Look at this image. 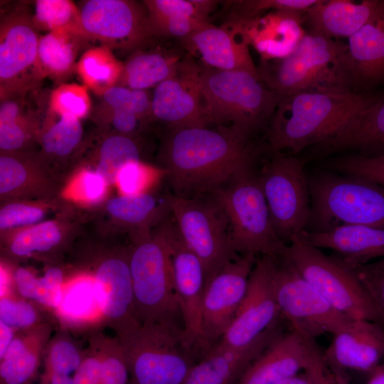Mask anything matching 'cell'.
<instances>
[{"label": "cell", "mask_w": 384, "mask_h": 384, "mask_svg": "<svg viewBox=\"0 0 384 384\" xmlns=\"http://www.w3.org/2000/svg\"><path fill=\"white\" fill-rule=\"evenodd\" d=\"M218 2L213 0H149L144 1V4L149 20L186 16L208 21L209 14Z\"/></svg>", "instance_id": "obj_44"}, {"label": "cell", "mask_w": 384, "mask_h": 384, "mask_svg": "<svg viewBox=\"0 0 384 384\" xmlns=\"http://www.w3.org/2000/svg\"><path fill=\"white\" fill-rule=\"evenodd\" d=\"M200 86L208 124L236 126L253 136L265 131L282 98L260 74L247 70L201 65Z\"/></svg>", "instance_id": "obj_4"}, {"label": "cell", "mask_w": 384, "mask_h": 384, "mask_svg": "<svg viewBox=\"0 0 384 384\" xmlns=\"http://www.w3.org/2000/svg\"><path fill=\"white\" fill-rule=\"evenodd\" d=\"M88 343L96 349L101 361L102 384H129V370L122 347L117 337L101 331L90 334Z\"/></svg>", "instance_id": "obj_39"}, {"label": "cell", "mask_w": 384, "mask_h": 384, "mask_svg": "<svg viewBox=\"0 0 384 384\" xmlns=\"http://www.w3.org/2000/svg\"><path fill=\"white\" fill-rule=\"evenodd\" d=\"M96 260L90 272L97 285L107 324L121 338L141 325L134 310L129 250H114Z\"/></svg>", "instance_id": "obj_18"}, {"label": "cell", "mask_w": 384, "mask_h": 384, "mask_svg": "<svg viewBox=\"0 0 384 384\" xmlns=\"http://www.w3.org/2000/svg\"><path fill=\"white\" fill-rule=\"evenodd\" d=\"M299 236L314 247L332 250L350 268L384 258V228L342 225L326 232L303 230Z\"/></svg>", "instance_id": "obj_25"}, {"label": "cell", "mask_w": 384, "mask_h": 384, "mask_svg": "<svg viewBox=\"0 0 384 384\" xmlns=\"http://www.w3.org/2000/svg\"><path fill=\"white\" fill-rule=\"evenodd\" d=\"M324 361L339 384H349L348 370L370 373L384 357V329L368 320H351L332 335Z\"/></svg>", "instance_id": "obj_19"}, {"label": "cell", "mask_w": 384, "mask_h": 384, "mask_svg": "<svg viewBox=\"0 0 384 384\" xmlns=\"http://www.w3.org/2000/svg\"><path fill=\"white\" fill-rule=\"evenodd\" d=\"M122 69L123 65L100 48L87 50L78 64L79 73L87 85L103 93L118 84Z\"/></svg>", "instance_id": "obj_37"}, {"label": "cell", "mask_w": 384, "mask_h": 384, "mask_svg": "<svg viewBox=\"0 0 384 384\" xmlns=\"http://www.w3.org/2000/svg\"><path fill=\"white\" fill-rule=\"evenodd\" d=\"M51 107L58 115H68L80 119L88 113L90 104L82 87L65 85L53 94Z\"/></svg>", "instance_id": "obj_49"}, {"label": "cell", "mask_w": 384, "mask_h": 384, "mask_svg": "<svg viewBox=\"0 0 384 384\" xmlns=\"http://www.w3.org/2000/svg\"><path fill=\"white\" fill-rule=\"evenodd\" d=\"M28 114L13 121L0 122V148L1 152H16L28 142L30 134Z\"/></svg>", "instance_id": "obj_52"}, {"label": "cell", "mask_w": 384, "mask_h": 384, "mask_svg": "<svg viewBox=\"0 0 384 384\" xmlns=\"http://www.w3.org/2000/svg\"><path fill=\"white\" fill-rule=\"evenodd\" d=\"M311 215L304 230L342 225L384 228V186L355 176L321 172L307 178Z\"/></svg>", "instance_id": "obj_5"}, {"label": "cell", "mask_w": 384, "mask_h": 384, "mask_svg": "<svg viewBox=\"0 0 384 384\" xmlns=\"http://www.w3.org/2000/svg\"><path fill=\"white\" fill-rule=\"evenodd\" d=\"M191 55H197L203 65L222 70H247L259 74L242 37L224 26L208 23L181 40Z\"/></svg>", "instance_id": "obj_22"}, {"label": "cell", "mask_w": 384, "mask_h": 384, "mask_svg": "<svg viewBox=\"0 0 384 384\" xmlns=\"http://www.w3.org/2000/svg\"><path fill=\"white\" fill-rule=\"evenodd\" d=\"M275 265V258H257L245 296L232 324L218 342L233 348L247 346L281 318L272 286Z\"/></svg>", "instance_id": "obj_13"}, {"label": "cell", "mask_w": 384, "mask_h": 384, "mask_svg": "<svg viewBox=\"0 0 384 384\" xmlns=\"http://www.w3.org/2000/svg\"><path fill=\"white\" fill-rule=\"evenodd\" d=\"M257 256L247 254L227 263L205 285L202 327L211 348L222 338L245 296Z\"/></svg>", "instance_id": "obj_14"}, {"label": "cell", "mask_w": 384, "mask_h": 384, "mask_svg": "<svg viewBox=\"0 0 384 384\" xmlns=\"http://www.w3.org/2000/svg\"><path fill=\"white\" fill-rule=\"evenodd\" d=\"M270 152L257 169L258 178L272 226L279 238L289 244L305 230L311 215L308 180L301 159Z\"/></svg>", "instance_id": "obj_10"}, {"label": "cell", "mask_w": 384, "mask_h": 384, "mask_svg": "<svg viewBox=\"0 0 384 384\" xmlns=\"http://www.w3.org/2000/svg\"><path fill=\"white\" fill-rule=\"evenodd\" d=\"M170 203L182 239L203 264L206 282L239 257L233 249L227 220L211 199L170 195Z\"/></svg>", "instance_id": "obj_11"}, {"label": "cell", "mask_w": 384, "mask_h": 384, "mask_svg": "<svg viewBox=\"0 0 384 384\" xmlns=\"http://www.w3.org/2000/svg\"><path fill=\"white\" fill-rule=\"evenodd\" d=\"M145 166L142 162H134L124 166L118 173L116 183L123 195L141 193L144 183Z\"/></svg>", "instance_id": "obj_55"}, {"label": "cell", "mask_w": 384, "mask_h": 384, "mask_svg": "<svg viewBox=\"0 0 384 384\" xmlns=\"http://www.w3.org/2000/svg\"><path fill=\"white\" fill-rule=\"evenodd\" d=\"M318 0H242L226 1L229 14L224 26L231 27L271 11L304 13Z\"/></svg>", "instance_id": "obj_42"}, {"label": "cell", "mask_w": 384, "mask_h": 384, "mask_svg": "<svg viewBox=\"0 0 384 384\" xmlns=\"http://www.w3.org/2000/svg\"><path fill=\"white\" fill-rule=\"evenodd\" d=\"M106 209L122 226L136 232V241L149 235V227L171 213L170 195L162 199L147 193L122 195L110 198Z\"/></svg>", "instance_id": "obj_31"}, {"label": "cell", "mask_w": 384, "mask_h": 384, "mask_svg": "<svg viewBox=\"0 0 384 384\" xmlns=\"http://www.w3.org/2000/svg\"><path fill=\"white\" fill-rule=\"evenodd\" d=\"M83 354L84 349L80 348L73 335L58 326L45 350L43 372L72 375L80 366Z\"/></svg>", "instance_id": "obj_35"}, {"label": "cell", "mask_w": 384, "mask_h": 384, "mask_svg": "<svg viewBox=\"0 0 384 384\" xmlns=\"http://www.w3.org/2000/svg\"><path fill=\"white\" fill-rule=\"evenodd\" d=\"M183 56L176 51H138L123 65L117 85L146 90L156 87L176 72Z\"/></svg>", "instance_id": "obj_32"}, {"label": "cell", "mask_w": 384, "mask_h": 384, "mask_svg": "<svg viewBox=\"0 0 384 384\" xmlns=\"http://www.w3.org/2000/svg\"><path fill=\"white\" fill-rule=\"evenodd\" d=\"M83 134L80 119L59 115V119L43 132L41 145L44 153L50 156L65 157L77 148Z\"/></svg>", "instance_id": "obj_41"}, {"label": "cell", "mask_w": 384, "mask_h": 384, "mask_svg": "<svg viewBox=\"0 0 384 384\" xmlns=\"http://www.w3.org/2000/svg\"><path fill=\"white\" fill-rule=\"evenodd\" d=\"M142 119L135 113L123 110H112V124L119 134L134 136Z\"/></svg>", "instance_id": "obj_56"}, {"label": "cell", "mask_w": 384, "mask_h": 384, "mask_svg": "<svg viewBox=\"0 0 384 384\" xmlns=\"http://www.w3.org/2000/svg\"><path fill=\"white\" fill-rule=\"evenodd\" d=\"M73 384H102L100 358L93 346L84 349L82 360L73 375Z\"/></svg>", "instance_id": "obj_53"}, {"label": "cell", "mask_w": 384, "mask_h": 384, "mask_svg": "<svg viewBox=\"0 0 384 384\" xmlns=\"http://www.w3.org/2000/svg\"><path fill=\"white\" fill-rule=\"evenodd\" d=\"M105 103L112 108L135 113L142 119L151 117V96L146 90H133L115 85L103 93Z\"/></svg>", "instance_id": "obj_46"}, {"label": "cell", "mask_w": 384, "mask_h": 384, "mask_svg": "<svg viewBox=\"0 0 384 384\" xmlns=\"http://www.w3.org/2000/svg\"><path fill=\"white\" fill-rule=\"evenodd\" d=\"M56 320L18 331L0 357V384H31L43 360Z\"/></svg>", "instance_id": "obj_29"}, {"label": "cell", "mask_w": 384, "mask_h": 384, "mask_svg": "<svg viewBox=\"0 0 384 384\" xmlns=\"http://www.w3.org/2000/svg\"><path fill=\"white\" fill-rule=\"evenodd\" d=\"M53 320L56 319L52 312L16 293L0 298V322L16 332Z\"/></svg>", "instance_id": "obj_38"}, {"label": "cell", "mask_w": 384, "mask_h": 384, "mask_svg": "<svg viewBox=\"0 0 384 384\" xmlns=\"http://www.w3.org/2000/svg\"><path fill=\"white\" fill-rule=\"evenodd\" d=\"M54 316L60 327L72 334H90L107 326L92 274L82 272L65 279L63 297Z\"/></svg>", "instance_id": "obj_24"}, {"label": "cell", "mask_w": 384, "mask_h": 384, "mask_svg": "<svg viewBox=\"0 0 384 384\" xmlns=\"http://www.w3.org/2000/svg\"><path fill=\"white\" fill-rule=\"evenodd\" d=\"M383 364L384 365V363Z\"/></svg>", "instance_id": "obj_61"}, {"label": "cell", "mask_w": 384, "mask_h": 384, "mask_svg": "<svg viewBox=\"0 0 384 384\" xmlns=\"http://www.w3.org/2000/svg\"><path fill=\"white\" fill-rule=\"evenodd\" d=\"M315 146L326 154L346 150L367 156L384 154V97Z\"/></svg>", "instance_id": "obj_30"}, {"label": "cell", "mask_w": 384, "mask_h": 384, "mask_svg": "<svg viewBox=\"0 0 384 384\" xmlns=\"http://www.w3.org/2000/svg\"><path fill=\"white\" fill-rule=\"evenodd\" d=\"M369 373L370 376L366 384H384L383 364H379Z\"/></svg>", "instance_id": "obj_59"}, {"label": "cell", "mask_w": 384, "mask_h": 384, "mask_svg": "<svg viewBox=\"0 0 384 384\" xmlns=\"http://www.w3.org/2000/svg\"><path fill=\"white\" fill-rule=\"evenodd\" d=\"M82 33L124 48L140 46L152 36L147 9L124 0H89L79 10Z\"/></svg>", "instance_id": "obj_17"}, {"label": "cell", "mask_w": 384, "mask_h": 384, "mask_svg": "<svg viewBox=\"0 0 384 384\" xmlns=\"http://www.w3.org/2000/svg\"><path fill=\"white\" fill-rule=\"evenodd\" d=\"M303 13L271 11L236 26L227 27L240 34L260 56V60L289 55L306 34Z\"/></svg>", "instance_id": "obj_21"}, {"label": "cell", "mask_w": 384, "mask_h": 384, "mask_svg": "<svg viewBox=\"0 0 384 384\" xmlns=\"http://www.w3.org/2000/svg\"><path fill=\"white\" fill-rule=\"evenodd\" d=\"M141 161V149L134 136L117 134L101 144L96 170L108 184L116 183L119 171L126 165Z\"/></svg>", "instance_id": "obj_34"}, {"label": "cell", "mask_w": 384, "mask_h": 384, "mask_svg": "<svg viewBox=\"0 0 384 384\" xmlns=\"http://www.w3.org/2000/svg\"><path fill=\"white\" fill-rule=\"evenodd\" d=\"M306 351L301 332L290 327L252 362L236 384H277L303 370Z\"/></svg>", "instance_id": "obj_26"}, {"label": "cell", "mask_w": 384, "mask_h": 384, "mask_svg": "<svg viewBox=\"0 0 384 384\" xmlns=\"http://www.w3.org/2000/svg\"><path fill=\"white\" fill-rule=\"evenodd\" d=\"M272 286L281 314L289 326L314 338L333 335L353 320L334 308L284 256L276 259Z\"/></svg>", "instance_id": "obj_12"}, {"label": "cell", "mask_w": 384, "mask_h": 384, "mask_svg": "<svg viewBox=\"0 0 384 384\" xmlns=\"http://www.w3.org/2000/svg\"><path fill=\"white\" fill-rule=\"evenodd\" d=\"M169 240L173 279L183 321L184 338L191 348H200L206 353L210 348L202 327L205 267L182 239L174 220L170 224Z\"/></svg>", "instance_id": "obj_15"}, {"label": "cell", "mask_w": 384, "mask_h": 384, "mask_svg": "<svg viewBox=\"0 0 384 384\" xmlns=\"http://www.w3.org/2000/svg\"><path fill=\"white\" fill-rule=\"evenodd\" d=\"M351 269L371 298L384 329V258Z\"/></svg>", "instance_id": "obj_47"}, {"label": "cell", "mask_w": 384, "mask_h": 384, "mask_svg": "<svg viewBox=\"0 0 384 384\" xmlns=\"http://www.w3.org/2000/svg\"><path fill=\"white\" fill-rule=\"evenodd\" d=\"M31 163L16 152L0 156V193L2 198L16 197L28 191L33 183Z\"/></svg>", "instance_id": "obj_43"}, {"label": "cell", "mask_w": 384, "mask_h": 384, "mask_svg": "<svg viewBox=\"0 0 384 384\" xmlns=\"http://www.w3.org/2000/svg\"><path fill=\"white\" fill-rule=\"evenodd\" d=\"M64 235L55 220L21 228L7 240V252L14 258L47 257L55 254L62 247Z\"/></svg>", "instance_id": "obj_33"}, {"label": "cell", "mask_w": 384, "mask_h": 384, "mask_svg": "<svg viewBox=\"0 0 384 384\" xmlns=\"http://www.w3.org/2000/svg\"><path fill=\"white\" fill-rule=\"evenodd\" d=\"M108 183L95 169L84 171L78 180L79 194L89 203H97L105 196Z\"/></svg>", "instance_id": "obj_54"}, {"label": "cell", "mask_w": 384, "mask_h": 384, "mask_svg": "<svg viewBox=\"0 0 384 384\" xmlns=\"http://www.w3.org/2000/svg\"><path fill=\"white\" fill-rule=\"evenodd\" d=\"M283 256L340 312L351 319L380 324L378 311L369 294L353 270L336 256L324 254L299 235L287 245Z\"/></svg>", "instance_id": "obj_9"}, {"label": "cell", "mask_w": 384, "mask_h": 384, "mask_svg": "<svg viewBox=\"0 0 384 384\" xmlns=\"http://www.w3.org/2000/svg\"><path fill=\"white\" fill-rule=\"evenodd\" d=\"M261 79L281 97L302 91H351L347 43L307 32L287 56L260 60Z\"/></svg>", "instance_id": "obj_3"}, {"label": "cell", "mask_w": 384, "mask_h": 384, "mask_svg": "<svg viewBox=\"0 0 384 384\" xmlns=\"http://www.w3.org/2000/svg\"><path fill=\"white\" fill-rule=\"evenodd\" d=\"M200 73L192 56L183 55L175 73L155 87L151 117L169 129L207 126Z\"/></svg>", "instance_id": "obj_16"}, {"label": "cell", "mask_w": 384, "mask_h": 384, "mask_svg": "<svg viewBox=\"0 0 384 384\" xmlns=\"http://www.w3.org/2000/svg\"><path fill=\"white\" fill-rule=\"evenodd\" d=\"M223 213L234 251L281 257L287 247L276 233L257 168L238 175L209 194Z\"/></svg>", "instance_id": "obj_6"}, {"label": "cell", "mask_w": 384, "mask_h": 384, "mask_svg": "<svg viewBox=\"0 0 384 384\" xmlns=\"http://www.w3.org/2000/svg\"><path fill=\"white\" fill-rule=\"evenodd\" d=\"M117 338L127 361L129 384H184L195 364L193 350L176 322H146Z\"/></svg>", "instance_id": "obj_7"}, {"label": "cell", "mask_w": 384, "mask_h": 384, "mask_svg": "<svg viewBox=\"0 0 384 384\" xmlns=\"http://www.w3.org/2000/svg\"><path fill=\"white\" fill-rule=\"evenodd\" d=\"M40 384H73V375L43 372L41 375Z\"/></svg>", "instance_id": "obj_58"}, {"label": "cell", "mask_w": 384, "mask_h": 384, "mask_svg": "<svg viewBox=\"0 0 384 384\" xmlns=\"http://www.w3.org/2000/svg\"><path fill=\"white\" fill-rule=\"evenodd\" d=\"M287 323L282 316L258 339L245 347L233 348L218 342L193 366L184 384H230L238 380L270 343L285 331L283 326Z\"/></svg>", "instance_id": "obj_20"}, {"label": "cell", "mask_w": 384, "mask_h": 384, "mask_svg": "<svg viewBox=\"0 0 384 384\" xmlns=\"http://www.w3.org/2000/svg\"><path fill=\"white\" fill-rule=\"evenodd\" d=\"M148 21L151 35L181 40L209 23L208 21L186 16Z\"/></svg>", "instance_id": "obj_51"}, {"label": "cell", "mask_w": 384, "mask_h": 384, "mask_svg": "<svg viewBox=\"0 0 384 384\" xmlns=\"http://www.w3.org/2000/svg\"><path fill=\"white\" fill-rule=\"evenodd\" d=\"M277 384H311L306 376L302 375H294L293 377L285 379Z\"/></svg>", "instance_id": "obj_60"}, {"label": "cell", "mask_w": 384, "mask_h": 384, "mask_svg": "<svg viewBox=\"0 0 384 384\" xmlns=\"http://www.w3.org/2000/svg\"><path fill=\"white\" fill-rule=\"evenodd\" d=\"M379 99L352 91H302L282 97L265 131L267 148L294 155L330 137Z\"/></svg>", "instance_id": "obj_2"}, {"label": "cell", "mask_w": 384, "mask_h": 384, "mask_svg": "<svg viewBox=\"0 0 384 384\" xmlns=\"http://www.w3.org/2000/svg\"><path fill=\"white\" fill-rule=\"evenodd\" d=\"M331 169L345 175L364 178L384 186V154L367 156L351 154L329 161Z\"/></svg>", "instance_id": "obj_45"}, {"label": "cell", "mask_w": 384, "mask_h": 384, "mask_svg": "<svg viewBox=\"0 0 384 384\" xmlns=\"http://www.w3.org/2000/svg\"><path fill=\"white\" fill-rule=\"evenodd\" d=\"M39 39L32 18L14 14L1 25V92L14 90L16 82L32 65H38Z\"/></svg>", "instance_id": "obj_23"}, {"label": "cell", "mask_w": 384, "mask_h": 384, "mask_svg": "<svg viewBox=\"0 0 384 384\" xmlns=\"http://www.w3.org/2000/svg\"><path fill=\"white\" fill-rule=\"evenodd\" d=\"M46 208L33 203L13 202L0 210L1 230L26 228L45 221Z\"/></svg>", "instance_id": "obj_48"}, {"label": "cell", "mask_w": 384, "mask_h": 384, "mask_svg": "<svg viewBox=\"0 0 384 384\" xmlns=\"http://www.w3.org/2000/svg\"><path fill=\"white\" fill-rule=\"evenodd\" d=\"M380 1L318 0L303 13V23L307 32L348 38L370 18Z\"/></svg>", "instance_id": "obj_28"}, {"label": "cell", "mask_w": 384, "mask_h": 384, "mask_svg": "<svg viewBox=\"0 0 384 384\" xmlns=\"http://www.w3.org/2000/svg\"><path fill=\"white\" fill-rule=\"evenodd\" d=\"M16 333L14 329L0 322V357L6 351Z\"/></svg>", "instance_id": "obj_57"}, {"label": "cell", "mask_w": 384, "mask_h": 384, "mask_svg": "<svg viewBox=\"0 0 384 384\" xmlns=\"http://www.w3.org/2000/svg\"><path fill=\"white\" fill-rule=\"evenodd\" d=\"M303 336L306 346V361L303 368L304 375L311 384H339L327 366L323 351L315 338L298 329Z\"/></svg>", "instance_id": "obj_50"}, {"label": "cell", "mask_w": 384, "mask_h": 384, "mask_svg": "<svg viewBox=\"0 0 384 384\" xmlns=\"http://www.w3.org/2000/svg\"><path fill=\"white\" fill-rule=\"evenodd\" d=\"M171 220L153 235L134 241L129 267L137 320L176 322L180 312L174 284L169 240Z\"/></svg>", "instance_id": "obj_8"}, {"label": "cell", "mask_w": 384, "mask_h": 384, "mask_svg": "<svg viewBox=\"0 0 384 384\" xmlns=\"http://www.w3.org/2000/svg\"><path fill=\"white\" fill-rule=\"evenodd\" d=\"M254 137L236 126L169 129L159 159L174 195L210 194L238 175L257 169L262 149Z\"/></svg>", "instance_id": "obj_1"}, {"label": "cell", "mask_w": 384, "mask_h": 384, "mask_svg": "<svg viewBox=\"0 0 384 384\" xmlns=\"http://www.w3.org/2000/svg\"><path fill=\"white\" fill-rule=\"evenodd\" d=\"M31 18L34 26L50 32L68 31L82 33L79 10L70 1H36L34 14Z\"/></svg>", "instance_id": "obj_40"}, {"label": "cell", "mask_w": 384, "mask_h": 384, "mask_svg": "<svg viewBox=\"0 0 384 384\" xmlns=\"http://www.w3.org/2000/svg\"><path fill=\"white\" fill-rule=\"evenodd\" d=\"M68 32L71 31H52L39 38L38 62L43 71L60 75L71 69L76 48Z\"/></svg>", "instance_id": "obj_36"}, {"label": "cell", "mask_w": 384, "mask_h": 384, "mask_svg": "<svg viewBox=\"0 0 384 384\" xmlns=\"http://www.w3.org/2000/svg\"><path fill=\"white\" fill-rule=\"evenodd\" d=\"M348 61L353 85L384 82V0L370 18L348 38Z\"/></svg>", "instance_id": "obj_27"}]
</instances>
